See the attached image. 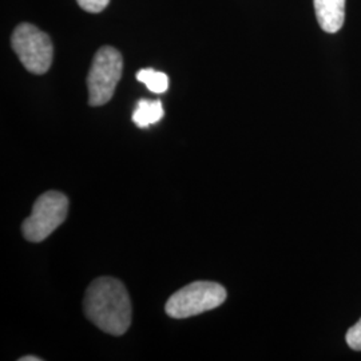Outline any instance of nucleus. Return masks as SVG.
<instances>
[{
  "label": "nucleus",
  "mask_w": 361,
  "mask_h": 361,
  "mask_svg": "<svg viewBox=\"0 0 361 361\" xmlns=\"http://www.w3.org/2000/svg\"><path fill=\"white\" fill-rule=\"evenodd\" d=\"M83 308L87 319L113 336L128 332L131 324V301L126 286L113 277H99L86 290Z\"/></svg>",
  "instance_id": "f257e3e1"
},
{
  "label": "nucleus",
  "mask_w": 361,
  "mask_h": 361,
  "mask_svg": "<svg viewBox=\"0 0 361 361\" xmlns=\"http://www.w3.org/2000/svg\"><path fill=\"white\" fill-rule=\"evenodd\" d=\"M225 300L226 290L222 285L212 281H194L171 295L165 310L173 319H188L219 308Z\"/></svg>",
  "instance_id": "f03ea898"
},
{
  "label": "nucleus",
  "mask_w": 361,
  "mask_h": 361,
  "mask_svg": "<svg viewBox=\"0 0 361 361\" xmlns=\"http://www.w3.org/2000/svg\"><path fill=\"white\" fill-rule=\"evenodd\" d=\"M11 46L27 71L43 75L51 67L54 46L50 37L38 27L22 23L13 30Z\"/></svg>",
  "instance_id": "7ed1b4c3"
},
{
  "label": "nucleus",
  "mask_w": 361,
  "mask_h": 361,
  "mask_svg": "<svg viewBox=\"0 0 361 361\" xmlns=\"http://www.w3.org/2000/svg\"><path fill=\"white\" fill-rule=\"evenodd\" d=\"M122 71L123 59L121 52L110 46H104L98 50L92 59L87 77L90 106H102L113 98Z\"/></svg>",
  "instance_id": "20e7f679"
},
{
  "label": "nucleus",
  "mask_w": 361,
  "mask_h": 361,
  "mask_svg": "<svg viewBox=\"0 0 361 361\" xmlns=\"http://www.w3.org/2000/svg\"><path fill=\"white\" fill-rule=\"evenodd\" d=\"M68 213V200L59 192H46L35 201L30 217L22 225L27 241L40 243L58 229Z\"/></svg>",
  "instance_id": "39448f33"
},
{
  "label": "nucleus",
  "mask_w": 361,
  "mask_h": 361,
  "mask_svg": "<svg viewBox=\"0 0 361 361\" xmlns=\"http://www.w3.org/2000/svg\"><path fill=\"white\" fill-rule=\"evenodd\" d=\"M316 18L328 34L341 30L345 20V0H313Z\"/></svg>",
  "instance_id": "423d86ee"
},
{
  "label": "nucleus",
  "mask_w": 361,
  "mask_h": 361,
  "mask_svg": "<svg viewBox=\"0 0 361 361\" xmlns=\"http://www.w3.org/2000/svg\"><path fill=\"white\" fill-rule=\"evenodd\" d=\"M164 107L161 101L140 99L133 113V122L140 129H147L150 125L158 123L164 118Z\"/></svg>",
  "instance_id": "0eeeda50"
},
{
  "label": "nucleus",
  "mask_w": 361,
  "mask_h": 361,
  "mask_svg": "<svg viewBox=\"0 0 361 361\" xmlns=\"http://www.w3.org/2000/svg\"><path fill=\"white\" fill-rule=\"evenodd\" d=\"M137 79L155 94H164L169 89V77L153 68H142L137 73Z\"/></svg>",
  "instance_id": "6e6552de"
},
{
  "label": "nucleus",
  "mask_w": 361,
  "mask_h": 361,
  "mask_svg": "<svg viewBox=\"0 0 361 361\" xmlns=\"http://www.w3.org/2000/svg\"><path fill=\"white\" fill-rule=\"evenodd\" d=\"M79 7L85 11L91 13H98L104 11L109 6L110 0H77Z\"/></svg>",
  "instance_id": "1a4fd4ad"
},
{
  "label": "nucleus",
  "mask_w": 361,
  "mask_h": 361,
  "mask_svg": "<svg viewBox=\"0 0 361 361\" xmlns=\"http://www.w3.org/2000/svg\"><path fill=\"white\" fill-rule=\"evenodd\" d=\"M347 344L355 350H361V320L355 324L345 336Z\"/></svg>",
  "instance_id": "9d476101"
},
{
  "label": "nucleus",
  "mask_w": 361,
  "mask_h": 361,
  "mask_svg": "<svg viewBox=\"0 0 361 361\" xmlns=\"http://www.w3.org/2000/svg\"><path fill=\"white\" fill-rule=\"evenodd\" d=\"M42 359L38 356H25V357H20L19 361H40Z\"/></svg>",
  "instance_id": "9b49d317"
}]
</instances>
